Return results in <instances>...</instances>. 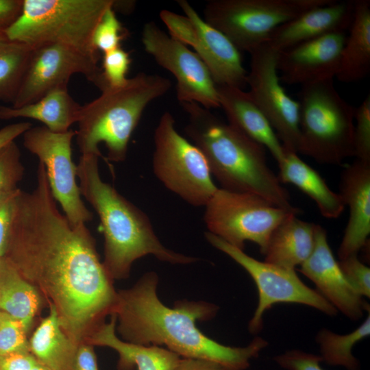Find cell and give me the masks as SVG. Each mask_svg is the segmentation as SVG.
<instances>
[{
	"label": "cell",
	"mask_w": 370,
	"mask_h": 370,
	"mask_svg": "<svg viewBox=\"0 0 370 370\" xmlns=\"http://www.w3.org/2000/svg\"><path fill=\"white\" fill-rule=\"evenodd\" d=\"M192 25L185 45L191 47L208 69L217 86L243 89L247 86L241 51L222 32L208 23L186 0L177 1Z\"/></svg>",
	"instance_id": "cell-16"
},
{
	"label": "cell",
	"mask_w": 370,
	"mask_h": 370,
	"mask_svg": "<svg viewBox=\"0 0 370 370\" xmlns=\"http://www.w3.org/2000/svg\"><path fill=\"white\" fill-rule=\"evenodd\" d=\"M278 164L280 182L291 184L309 196L322 216L336 219L341 214L345 206L341 195L334 192L320 174L297 153L285 150L284 158Z\"/></svg>",
	"instance_id": "cell-24"
},
{
	"label": "cell",
	"mask_w": 370,
	"mask_h": 370,
	"mask_svg": "<svg viewBox=\"0 0 370 370\" xmlns=\"http://www.w3.org/2000/svg\"><path fill=\"white\" fill-rule=\"evenodd\" d=\"M346 36L345 32L330 34L278 52L280 82L303 86L336 77Z\"/></svg>",
	"instance_id": "cell-17"
},
{
	"label": "cell",
	"mask_w": 370,
	"mask_h": 370,
	"mask_svg": "<svg viewBox=\"0 0 370 370\" xmlns=\"http://www.w3.org/2000/svg\"><path fill=\"white\" fill-rule=\"evenodd\" d=\"M220 108L227 122L245 136L267 149L277 162L285 149L266 116L247 91L228 86H217Z\"/></svg>",
	"instance_id": "cell-21"
},
{
	"label": "cell",
	"mask_w": 370,
	"mask_h": 370,
	"mask_svg": "<svg viewBox=\"0 0 370 370\" xmlns=\"http://www.w3.org/2000/svg\"><path fill=\"white\" fill-rule=\"evenodd\" d=\"M349 34L342 51L336 79L351 83L366 77L370 71V1L354 0Z\"/></svg>",
	"instance_id": "cell-26"
},
{
	"label": "cell",
	"mask_w": 370,
	"mask_h": 370,
	"mask_svg": "<svg viewBox=\"0 0 370 370\" xmlns=\"http://www.w3.org/2000/svg\"><path fill=\"white\" fill-rule=\"evenodd\" d=\"M333 0H210L204 19L250 53L280 25Z\"/></svg>",
	"instance_id": "cell-8"
},
{
	"label": "cell",
	"mask_w": 370,
	"mask_h": 370,
	"mask_svg": "<svg viewBox=\"0 0 370 370\" xmlns=\"http://www.w3.org/2000/svg\"><path fill=\"white\" fill-rule=\"evenodd\" d=\"M1 312L0 311V317H1Z\"/></svg>",
	"instance_id": "cell-45"
},
{
	"label": "cell",
	"mask_w": 370,
	"mask_h": 370,
	"mask_svg": "<svg viewBox=\"0 0 370 370\" xmlns=\"http://www.w3.org/2000/svg\"><path fill=\"white\" fill-rule=\"evenodd\" d=\"M141 40L145 51L175 77L180 103H196L208 110L220 108L217 85L196 53L153 21L143 26Z\"/></svg>",
	"instance_id": "cell-14"
},
{
	"label": "cell",
	"mask_w": 370,
	"mask_h": 370,
	"mask_svg": "<svg viewBox=\"0 0 370 370\" xmlns=\"http://www.w3.org/2000/svg\"><path fill=\"white\" fill-rule=\"evenodd\" d=\"M36 178L32 191L19 189L4 256L79 345L112 314L117 291L86 224L72 225L58 208L40 162Z\"/></svg>",
	"instance_id": "cell-1"
},
{
	"label": "cell",
	"mask_w": 370,
	"mask_h": 370,
	"mask_svg": "<svg viewBox=\"0 0 370 370\" xmlns=\"http://www.w3.org/2000/svg\"><path fill=\"white\" fill-rule=\"evenodd\" d=\"M23 0H0V33L5 32L19 17Z\"/></svg>",
	"instance_id": "cell-40"
},
{
	"label": "cell",
	"mask_w": 370,
	"mask_h": 370,
	"mask_svg": "<svg viewBox=\"0 0 370 370\" xmlns=\"http://www.w3.org/2000/svg\"><path fill=\"white\" fill-rule=\"evenodd\" d=\"M75 135L71 129L54 132L45 126H32L22 135L24 147L44 164L51 193L73 225L86 224L93 217L82 199L77 165L72 160L71 143Z\"/></svg>",
	"instance_id": "cell-12"
},
{
	"label": "cell",
	"mask_w": 370,
	"mask_h": 370,
	"mask_svg": "<svg viewBox=\"0 0 370 370\" xmlns=\"http://www.w3.org/2000/svg\"><path fill=\"white\" fill-rule=\"evenodd\" d=\"M113 7L109 8L103 13L92 36L95 48L103 53L121 47V42L129 34L127 29L118 19Z\"/></svg>",
	"instance_id": "cell-31"
},
{
	"label": "cell",
	"mask_w": 370,
	"mask_h": 370,
	"mask_svg": "<svg viewBox=\"0 0 370 370\" xmlns=\"http://www.w3.org/2000/svg\"><path fill=\"white\" fill-rule=\"evenodd\" d=\"M79 345L64 331L52 306L29 339L30 353L50 370H74Z\"/></svg>",
	"instance_id": "cell-27"
},
{
	"label": "cell",
	"mask_w": 370,
	"mask_h": 370,
	"mask_svg": "<svg viewBox=\"0 0 370 370\" xmlns=\"http://www.w3.org/2000/svg\"><path fill=\"white\" fill-rule=\"evenodd\" d=\"M297 215L289 216L273 231L263 253L265 262L295 270L310 256L317 224L301 220Z\"/></svg>",
	"instance_id": "cell-23"
},
{
	"label": "cell",
	"mask_w": 370,
	"mask_h": 370,
	"mask_svg": "<svg viewBox=\"0 0 370 370\" xmlns=\"http://www.w3.org/2000/svg\"><path fill=\"white\" fill-rule=\"evenodd\" d=\"M354 0L336 1L310 9L278 26L268 42L278 52L328 34L345 32L351 25Z\"/></svg>",
	"instance_id": "cell-20"
},
{
	"label": "cell",
	"mask_w": 370,
	"mask_h": 370,
	"mask_svg": "<svg viewBox=\"0 0 370 370\" xmlns=\"http://www.w3.org/2000/svg\"><path fill=\"white\" fill-rule=\"evenodd\" d=\"M345 277L362 297H370V269L362 262L358 255L347 257L338 261Z\"/></svg>",
	"instance_id": "cell-36"
},
{
	"label": "cell",
	"mask_w": 370,
	"mask_h": 370,
	"mask_svg": "<svg viewBox=\"0 0 370 370\" xmlns=\"http://www.w3.org/2000/svg\"><path fill=\"white\" fill-rule=\"evenodd\" d=\"M152 165L166 188L194 206H205L218 189L204 154L178 133L169 112L162 114L154 132Z\"/></svg>",
	"instance_id": "cell-9"
},
{
	"label": "cell",
	"mask_w": 370,
	"mask_h": 370,
	"mask_svg": "<svg viewBox=\"0 0 370 370\" xmlns=\"http://www.w3.org/2000/svg\"><path fill=\"white\" fill-rule=\"evenodd\" d=\"M300 212L273 205L254 193L219 188L205 206L204 220L208 232L243 250L245 243L259 246L263 254L273 231Z\"/></svg>",
	"instance_id": "cell-10"
},
{
	"label": "cell",
	"mask_w": 370,
	"mask_h": 370,
	"mask_svg": "<svg viewBox=\"0 0 370 370\" xmlns=\"http://www.w3.org/2000/svg\"><path fill=\"white\" fill-rule=\"evenodd\" d=\"M171 87V82L165 77L139 73L122 86L105 88L97 98L82 106L75 131L82 155L102 157L99 145L103 143L108 160L123 162L145 110Z\"/></svg>",
	"instance_id": "cell-5"
},
{
	"label": "cell",
	"mask_w": 370,
	"mask_h": 370,
	"mask_svg": "<svg viewBox=\"0 0 370 370\" xmlns=\"http://www.w3.org/2000/svg\"><path fill=\"white\" fill-rule=\"evenodd\" d=\"M74 370H99L94 346L83 342L78 346Z\"/></svg>",
	"instance_id": "cell-41"
},
{
	"label": "cell",
	"mask_w": 370,
	"mask_h": 370,
	"mask_svg": "<svg viewBox=\"0 0 370 370\" xmlns=\"http://www.w3.org/2000/svg\"><path fill=\"white\" fill-rule=\"evenodd\" d=\"M24 173L21 151L12 141L0 149V196L18 188Z\"/></svg>",
	"instance_id": "cell-32"
},
{
	"label": "cell",
	"mask_w": 370,
	"mask_h": 370,
	"mask_svg": "<svg viewBox=\"0 0 370 370\" xmlns=\"http://www.w3.org/2000/svg\"><path fill=\"white\" fill-rule=\"evenodd\" d=\"M33 47L0 33V100L12 105Z\"/></svg>",
	"instance_id": "cell-30"
},
{
	"label": "cell",
	"mask_w": 370,
	"mask_h": 370,
	"mask_svg": "<svg viewBox=\"0 0 370 370\" xmlns=\"http://www.w3.org/2000/svg\"><path fill=\"white\" fill-rule=\"evenodd\" d=\"M114 3V0H23L19 17L5 34L32 47L66 45L99 60L93 33Z\"/></svg>",
	"instance_id": "cell-7"
},
{
	"label": "cell",
	"mask_w": 370,
	"mask_h": 370,
	"mask_svg": "<svg viewBox=\"0 0 370 370\" xmlns=\"http://www.w3.org/2000/svg\"><path fill=\"white\" fill-rule=\"evenodd\" d=\"M131 63L130 52L121 47L104 53L101 69L106 88L123 85L128 79L127 74Z\"/></svg>",
	"instance_id": "cell-35"
},
{
	"label": "cell",
	"mask_w": 370,
	"mask_h": 370,
	"mask_svg": "<svg viewBox=\"0 0 370 370\" xmlns=\"http://www.w3.org/2000/svg\"><path fill=\"white\" fill-rule=\"evenodd\" d=\"M354 151L356 160L370 163V95L355 108Z\"/></svg>",
	"instance_id": "cell-34"
},
{
	"label": "cell",
	"mask_w": 370,
	"mask_h": 370,
	"mask_svg": "<svg viewBox=\"0 0 370 370\" xmlns=\"http://www.w3.org/2000/svg\"><path fill=\"white\" fill-rule=\"evenodd\" d=\"M370 335V315L352 332L339 334L322 328L317 336L322 361L331 366H338L347 370H360V361L352 353L354 346Z\"/></svg>",
	"instance_id": "cell-29"
},
{
	"label": "cell",
	"mask_w": 370,
	"mask_h": 370,
	"mask_svg": "<svg viewBox=\"0 0 370 370\" xmlns=\"http://www.w3.org/2000/svg\"><path fill=\"white\" fill-rule=\"evenodd\" d=\"M339 193L349 219L338 249L340 260L358 255L370 234V163L356 160L341 173Z\"/></svg>",
	"instance_id": "cell-19"
},
{
	"label": "cell",
	"mask_w": 370,
	"mask_h": 370,
	"mask_svg": "<svg viewBox=\"0 0 370 370\" xmlns=\"http://www.w3.org/2000/svg\"><path fill=\"white\" fill-rule=\"evenodd\" d=\"M98 60L66 45L48 43L33 47L15 100L11 106L36 102L49 92L67 88L72 75H83L101 91L106 86Z\"/></svg>",
	"instance_id": "cell-13"
},
{
	"label": "cell",
	"mask_w": 370,
	"mask_h": 370,
	"mask_svg": "<svg viewBox=\"0 0 370 370\" xmlns=\"http://www.w3.org/2000/svg\"><path fill=\"white\" fill-rule=\"evenodd\" d=\"M205 236L210 245L241 265L256 284L258 303L249 322L250 333L255 334L262 330L265 312L278 303L303 304L329 316L336 314V309L317 290L306 285L295 269L256 260L208 232Z\"/></svg>",
	"instance_id": "cell-11"
},
{
	"label": "cell",
	"mask_w": 370,
	"mask_h": 370,
	"mask_svg": "<svg viewBox=\"0 0 370 370\" xmlns=\"http://www.w3.org/2000/svg\"><path fill=\"white\" fill-rule=\"evenodd\" d=\"M98 160L95 155H82L77 177L81 195L99 216L104 236L103 264L112 279L127 278L134 262L149 254L171 264L197 261L161 243L147 214L102 180Z\"/></svg>",
	"instance_id": "cell-4"
},
{
	"label": "cell",
	"mask_w": 370,
	"mask_h": 370,
	"mask_svg": "<svg viewBox=\"0 0 370 370\" xmlns=\"http://www.w3.org/2000/svg\"><path fill=\"white\" fill-rule=\"evenodd\" d=\"M273 360L285 370H324L320 365L323 361L319 355L301 350L286 351L274 356Z\"/></svg>",
	"instance_id": "cell-37"
},
{
	"label": "cell",
	"mask_w": 370,
	"mask_h": 370,
	"mask_svg": "<svg viewBox=\"0 0 370 370\" xmlns=\"http://www.w3.org/2000/svg\"><path fill=\"white\" fill-rule=\"evenodd\" d=\"M116 317L110 315L85 342L93 346L108 347L119 354V370H175L180 357L168 349L141 345L119 338L116 334Z\"/></svg>",
	"instance_id": "cell-22"
},
{
	"label": "cell",
	"mask_w": 370,
	"mask_h": 370,
	"mask_svg": "<svg viewBox=\"0 0 370 370\" xmlns=\"http://www.w3.org/2000/svg\"><path fill=\"white\" fill-rule=\"evenodd\" d=\"M299 271L337 311L349 319L359 320L367 310L369 304L345 277L329 245L325 230L318 224L313 251Z\"/></svg>",
	"instance_id": "cell-18"
},
{
	"label": "cell",
	"mask_w": 370,
	"mask_h": 370,
	"mask_svg": "<svg viewBox=\"0 0 370 370\" xmlns=\"http://www.w3.org/2000/svg\"><path fill=\"white\" fill-rule=\"evenodd\" d=\"M37 360L30 352L0 356V370H31Z\"/></svg>",
	"instance_id": "cell-39"
},
{
	"label": "cell",
	"mask_w": 370,
	"mask_h": 370,
	"mask_svg": "<svg viewBox=\"0 0 370 370\" xmlns=\"http://www.w3.org/2000/svg\"><path fill=\"white\" fill-rule=\"evenodd\" d=\"M44 299L5 257L0 258V311L18 320L29 332Z\"/></svg>",
	"instance_id": "cell-28"
},
{
	"label": "cell",
	"mask_w": 370,
	"mask_h": 370,
	"mask_svg": "<svg viewBox=\"0 0 370 370\" xmlns=\"http://www.w3.org/2000/svg\"><path fill=\"white\" fill-rule=\"evenodd\" d=\"M20 188L0 196V258L5 256L13 218L16 198Z\"/></svg>",
	"instance_id": "cell-38"
},
{
	"label": "cell",
	"mask_w": 370,
	"mask_h": 370,
	"mask_svg": "<svg viewBox=\"0 0 370 370\" xmlns=\"http://www.w3.org/2000/svg\"><path fill=\"white\" fill-rule=\"evenodd\" d=\"M181 105L188 115L185 133L204 154L221 188L256 194L280 208L300 212L268 166L263 146L211 110L196 103Z\"/></svg>",
	"instance_id": "cell-3"
},
{
	"label": "cell",
	"mask_w": 370,
	"mask_h": 370,
	"mask_svg": "<svg viewBox=\"0 0 370 370\" xmlns=\"http://www.w3.org/2000/svg\"><path fill=\"white\" fill-rule=\"evenodd\" d=\"M31 370H50L43 365H42L40 362H39L38 360L35 363V365L33 366Z\"/></svg>",
	"instance_id": "cell-44"
},
{
	"label": "cell",
	"mask_w": 370,
	"mask_h": 370,
	"mask_svg": "<svg viewBox=\"0 0 370 370\" xmlns=\"http://www.w3.org/2000/svg\"><path fill=\"white\" fill-rule=\"evenodd\" d=\"M28 332L18 320L2 312L0 317V356L30 352Z\"/></svg>",
	"instance_id": "cell-33"
},
{
	"label": "cell",
	"mask_w": 370,
	"mask_h": 370,
	"mask_svg": "<svg viewBox=\"0 0 370 370\" xmlns=\"http://www.w3.org/2000/svg\"><path fill=\"white\" fill-rule=\"evenodd\" d=\"M247 86L249 96L267 119L285 150L297 153L299 104L280 84L278 51L265 42L250 53Z\"/></svg>",
	"instance_id": "cell-15"
},
{
	"label": "cell",
	"mask_w": 370,
	"mask_h": 370,
	"mask_svg": "<svg viewBox=\"0 0 370 370\" xmlns=\"http://www.w3.org/2000/svg\"><path fill=\"white\" fill-rule=\"evenodd\" d=\"M297 153L338 165L352 157L355 107L338 92L334 79L301 86Z\"/></svg>",
	"instance_id": "cell-6"
},
{
	"label": "cell",
	"mask_w": 370,
	"mask_h": 370,
	"mask_svg": "<svg viewBox=\"0 0 370 370\" xmlns=\"http://www.w3.org/2000/svg\"><path fill=\"white\" fill-rule=\"evenodd\" d=\"M158 276L145 273L130 288L117 291L112 314L118 321L121 339L134 344L164 346L180 358L202 359L219 364L227 370H246L268 342L257 336L245 347H231L206 336L197 321H208L219 307L204 301H177L173 308L158 298Z\"/></svg>",
	"instance_id": "cell-2"
},
{
	"label": "cell",
	"mask_w": 370,
	"mask_h": 370,
	"mask_svg": "<svg viewBox=\"0 0 370 370\" xmlns=\"http://www.w3.org/2000/svg\"><path fill=\"white\" fill-rule=\"evenodd\" d=\"M81 107L69 93L68 88H62L21 107L0 106V119H32L41 122L52 132H64L77 123Z\"/></svg>",
	"instance_id": "cell-25"
},
{
	"label": "cell",
	"mask_w": 370,
	"mask_h": 370,
	"mask_svg": "<svg viewBox=\"0 0 370 370\" xmlns=\"http://www.w3.org/2000/svg\"><path fill=\"white\" fill-rule=\"evenodd\" d=\"M175 370H227L221 365L212 361L180 358Z\"/></svg>",
	"instance_id": "cell-42"
},
{
	"label": "cell",
	"mask_w": 370,
	"mask_h": 370,
	"mask_svg": "<svg viewBox=\"0 0 370 370\" xmlns=\"http://www.w3.org/2000/svg\"><path fill=\"white\" fill-rule=\"evenodd\" d=\"M32 125L29 122H19L8 125L0 129V149L8 143L14 141Z\"/></svg>",
	"instance_id": "cell-43"
}]
</instances>
